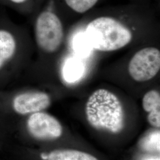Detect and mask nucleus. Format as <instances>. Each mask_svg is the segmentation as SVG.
<instances>
[{"label": "nucleus", "instance_id": "1", "mask_svg": "<svg viewBox=\"0 0 160 160\" xmlns=\"http://www.w3.org/2000/svg\"><path fill=\"white\" fill-rule=\"evenodd\" d=\"M86 118L97 130L118 134L125 127V112L120 100L114 93L104 88L98 89L86 103Z\"/></svg>", "mask_w": 160, "mask_h": 160}, {"label": "nucleus", "instance_id": "2", "mask_svg": "<svg viewBox=\"0 0 160 160\" xmlns=\"http://www.w3.org/2000/svg\"><path fill=\"white\" fill-rule=\"evenodd\" d=\"M84 33L92 48L101 52L119 50L132 39L131 30L112 17L95 18L87 24Z\"/></svg>", "mask_w": 160, "mask_h": 160}, {"label": "nucleus", "instance_id": "3", "mask_svg": "<svg viewBox=\"0 0 160 160\" xmlns=\"http://www.w3.org/2000/svg\"><path fill=\"white\" fill-rule=\"evenodd\" d=\"M34 34L39 50L46 54L54 53L63 43L62 23L55 13L50 11L42 12L35 21Z\"/></svg>", "mask_w": 160, "mask_h": 160}, {"label": "nucleus", "instance_id": "4", "mask_svg": "<svg viewBox=\"0 0 160 160\" xmlns=\"http://www.w3.org/2000/svg\"><path fill=\"white\" fill-rule=\"evenodd\" d=\"M20 48L16 25L0 22V77L16 75Z\"/></svg>", "mask_w": 160, "mask_h": 160}, {"label": "nucleus", "instance_id": "5", "mask_svg": "<svg viewBox=\"0 0 160 160\" xmlns=\"http://www.w3.org/2000/svg\"><path fill=\"white\" fill-rule=\"evenodd\" d=\"M160 69V51L153 47L138 51L128 65V72L133 80L145 82L152 79Z\"/></svg>", "mask_w": 160, "mask_h": 160}, {"label": "nucleus", "instance_id": "6", "mask_svg": "<svg viewBox=\"0 0 160 160\" xmlns=\"http://www.w3.org/2000/svg\"><path fill=\"white\" fill-rule=\"evenodd\" d=\"M27 125L29 133L40 140L57 139L63 133L60 122L53 116L43 112L31 114Z\"/></svg>", "mask_w": 160, "mask_h": 160}, {"label": "nucleus", "instance_id": "7", "mask_svg": "<svg viewBox=\"0 0 160 160\" xmlns=\"http://www.w3.org/2000/svg\"><path fill=\"white\" fill-rule=\"evenodd\" d=\"M51 103L49 95L45 92H26L15 96L12 108L18 114L26 115L42 112Z\"/></svg>", "mask_w": 160, "mask_h": 160}, {"label": "nucleus", "instance_id": "8", "mask_svg": "<svg viewBox=\"0 0 160 160\" xmlns=\"http://www.w3.org/2000/svg\"><path fill=\"white\" fill-rule=\"evenodd\" d=\"M143 110L148 113L147 120L153 127H160V94L155 90L146 92L142 100Z\"/></svg>", "mask_w": 160, "mask_h": 160}, {"label": "nucleus", "instance_id": "9", "mask_svg": "<svg viewBox=\"0 0 160 160\" xmlns=\"http://www.w3.org/2000/svg\"><path fill=\"white\" fill-rule=\"evenodd\" d=\"M48 160H98L92 155L74 149H57L47 156Z\"/></svg>", "mask_w": 160, "mask_h": 160}, {"label": "nucleus", "instance_id": "10", "mask_svg": "<svg viewBox=\"0 0 160 160\" xmlns=\"http://www.w3.org/2000/svg\"><path fill=\"white\" fill-rule=\"evenodd\" d=\"M84 71L83 63L80 60L69 58L63 66V78L68 82H74L82 77Z\"/></svg>", "mask_w": 160, "mask_h": 160}, {"label": "nucleus", "instance_id": "11", "mask_svg": "<svg viewBox=\"0 0 160 160\" xmlns=\"http://www.w3.org/2000/svg\"><path fill=\"white\" fill-rule=\"evenodd\" d=\"M160 131L149 133L141 141L142 148L147 151L160 152Z\"/></svg>", "mask_w": 160, "mask_h": 160}, {"label": "nucleus", "instance_id": "12", "mask_svg": "<svg viewBox=\"0 0 160 160\" xmlns=\"http://www.w3.org/2000/svg\"><path fill=\"white\" fill-rule=\"evenodd\" d=\"M66 4L74 12L84 13L90 10L98 0H65Z\"/></svg>", "mask_w": 160, "mask_h": 160}, {"label": "nucleus", "instance_id": "13", "mask_svg": "<svg viewBox=\"0 0 160 160\" xmlns=\"http://www.w3.org/2000/svg\"><path fill=\"white\" fill-rule=\"evenodd\" d=\"M74 45L76 52L82 56H86L90 52V49L92 48L84 33L77 35Z\"/></svg>", "mask_w": 160, "mask_h": 160}, {"label": "nucleus", "instance_id": "14", "mask_svg": "<svg viewBox=\"0 0 160 160\" xmlns=\"http://www.w3.org/2000/svg\"><path fill=\"white\" fill-rule=\"evenodd\" d=\"M9 2H10L12 4L14 5H21L27 2L28 0H7Z\"/></svg>", "mask_w": 160, "mask_h": 160}, {"label": "nucleus", "instance_id": "15", "mask_svg": "<svg viewBox=\"0 0 160 160\" xmlns=\"http://www.w3.org/2000/svg\"><path fill=\"white\" fill-rule=\"evenodd\" d=\"M142 160H160V157H148L144 158Z\"/></svg>", "mask_w": 160, "mask_h": 160}]
</instances>
